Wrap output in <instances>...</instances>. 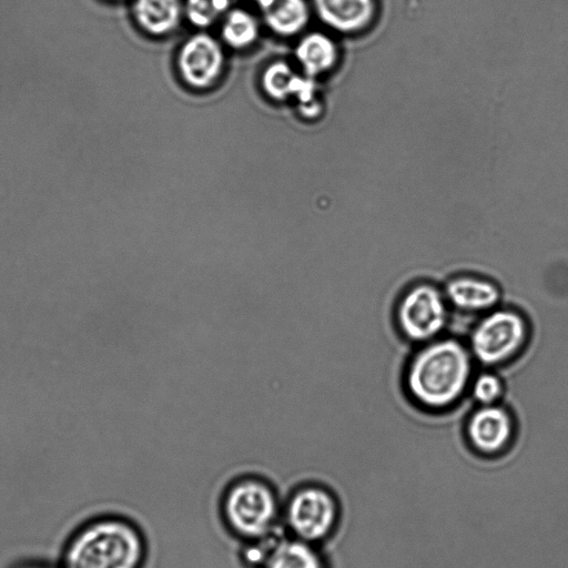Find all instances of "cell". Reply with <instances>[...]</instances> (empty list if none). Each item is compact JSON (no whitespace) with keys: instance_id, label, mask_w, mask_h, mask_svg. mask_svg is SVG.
Listing matches in <instances>:
<instances>
[{"instance_id":"4fadbf2b","label":"cell","mask_w":568,"mask_h":568,"mask_svg":"<svg viewBox=\"0 0 568 568\" xmlns=\"http://www.w3.org/2000/svg\"><path fill=\"white\" fill-rule=\"evenodd\" d=\"M131 12L136 27L152 39L174 34L184 21L183 0H132Z\"/></svg>"},{"instance_id":"e0dca14e","label":"cell","mask_w":568,"mask_h":568,"mask_svg":"<svg viewBox=\"0 0 568 568\" xmlns=\"http://www.w3.org/2000/svg\"><path fill=\"white\" fill-rule=\"evenodd\" d=\"M184 20L195 30L209 31L233 7L232 0H183Z\"/></svg>"},{"instance_id":"5bb4252c","label":"cell","mask_w":568,"mask_h":568,"mask_svg":"<svg viewBox=\"0 0 568 568\" xmlns=\"http://www.w3.org/2000/svg\"><path fill=\"white\" fill-rule=\"evenodd\" d=\"M444 294L449 305L465 312H489L500 300V291L494 282L468 275L448 281Z\"/></svg>"},{"instance_id":"277c9868","label":"cell","mask_w":568,"mask_h":568,"mask_svg":"<svg viewBox=\"0 0 568 568\" xmlns=\"http://www.w3.org/2000/svg\"><path fill=\"white\" fill-rule=\"evenodd\" d=\"M339 516L336 496L320 484L297 487L282 508V517L291 536L313 545L332 536Z\"/></svg>"},{"instance_id":"8fae6325","label":"cell","mask_w":568,"mask_h":568,"mask_svg":"<svg viewBox=\"0 0 568 568\" xmlns=\"http://www.w3.org/2000/svg\"><path fill=\"white\" fill-rule=\"evenodd\" d=\"M336 36L327 30H306L296 38L294 64L307 78L318 81L336 70L341 62Z\"/></svg>"},{"instance_id":"5b68a950","label":"cell","mask_w":568,"mask_h":568,"mask_svg":"<svg viewBox=\"0 0 568 568\" xmlns=\"http://www.w3.org/2000/svg\"><path fill=\"white\" fill-rule=\"evenodd\" d=\"M529 326L523 314L511 308H493L474 326L469 351L486 366H497L515 357L526 345Z\"/></svg>"},{"instance_id":"ba28073f","label":"cell","mask_w":568,"mask_h":568,"mask_svg":"<svg viewBox=\"0 0 568 568\" xmlns=\"http://www.w3.org/2000/svg\"><path fill=\"white\" fill-rule=\"evenodd\" d=\"M465 434L470 447L483 456H498L514 439L515 423L510 413L498 404L480 405L469 416Z\"/></svg>"},{"instance_id":"7a4b0ae2","label":"cell","mask_w":568,"mask_h":568,"mask_svg":"<svg viewBox=\"0 0 568 568\" xmlns=\"http://www.w3.org/2000/svg\"><path fill=\"white\" fill-rule=\"evenodd\" d=\"M146 544L131 521L104 517L79 530L68 544L62 568H142Z\"/></svg>"},{"instance_id":"ac0fdd59","label":"cell","mask_w":568,"mask_h":568,"mask_svg":"<svg viewBox=\"0 0 568 568\" xmlns=\"http://www.w3.org/2000/svg\"><path fill=\"white\" fill-rule=\"evenodd\" d=\"M504 392V385L499 376L490 372L477 375L471 384L474 398L480 405L497 404Z\"/></svg>"},{"instance_id":"7c38bea8","label":"cell","mask_w":568,"mask_h":568,"mask_svg":"<svg viewBox=\"0 0 568 568\" xmlns=\"http://www.w3.org/2000/svg\"><path fill=\"white\" fill-rule=\"evenodd\" d=\"M263 26L282 39H294L306 31L313 12L308 0H251Z\"/></svg>"},{"instance_id":"30bf717a","label":"cell","mask_w":568,"mask_h":568,"mask_svg":"<svg viewBox=\"0 0 568 568\" xmlns=\"http://www.w3.org/2000/svg\"><path fill=\"white\" fill-rule=\"evenodd\" d=\"M313 16L335 36L358 37L368 32L378 16L377 0H310Z\"/></svg>"},{"instance_id":"d6986e66","label":"cell","mask_w":568,"mask_h":568,"mask_svg":"<svg viewBox=\"0 0 568 568\" xmlns=\"http://www.w3.org/2000/svg\"><path fill=\"white\" fill-rule=\"evenodd\" d=\"M28 568H47V567H28Z\"/></svg>"},{"instance_id":"3957f363","label":"cell","mask_w":568,"mask_h":568,"mask_svg":"<svg viewBox=\"0 0 568 568\" xmlns=\"http://www.w3.org/2000/svg\"><path fill=\"white\" fill-rule=\"evenodd\" d=\"M221 506L225 525L247 542L271 537L282 516L273 486L254 476L234 480L226 488Z\"/></svg>"},{"instance_id":"9c48e42d","label":"cell","mask_w":568,"mask_h":568,"mask_svg":"<svg viewBox=\"0 0 568 568\" xmlns=\"http://www.w3.org/2000/svg\"><path fill=\"white\" fill-rule=\"evenodd\" d=\"M316 83L283 59L270 61L258 75L260 90L267 100L277 104L292 102L296 109L321 98Z\"/></svg>"},{"instance_id":"9a60e30c","label":"cell","mask_w":568,"mask_h":568,"mask_svg":"<svg viewBox=\"0 0 568 568\" xmlns=\"http://www.w3.org/2000/svg\"><path fill=\"white\" fill-rule=\"evenodd\" d=\"M262 20L245 8L232 7L219 23V38L227 50L248 51L260 41Z\"/></svg>"},{"instance_id":"6da1fadb","label":"cell","mask_w":568,"mask_h":568,"mask_svg":"<svg viewBox=\"0 0 568 568\" xmlns=\"http://www.w3.org/2000/svg\"><path fill=\"white\" fill-rule=\"evenodd\" d=\"M473 358L469 348L454 338L425 343L406 371L405 383L412 399L433 410L455 405L470 383Z\"/></svg>"},{"instance_id":"2e32d148","label":"cell","mask_w":568,"mask_h":568,"mask_svg":"<svg viewBox=\"0 0 568 568\" xmlns=\"http://www.w3.org/2000/svg\"><path fill=\"white\" fill-rule=\"evenodd\" d=\"M261 568H328L317 545L294 537L274 540Z\"/></svg>"},{"instance_id":"52a82bcc","label":"cell","mask_w":568,"mask_h":568,"mask_svg":"<svg viewBox=\"0 0 568 568\" xmlns=\"http://www.w3.org/2000/svg\"><path fill=\"white\" fill-rule=\"evenodd\" d=\"M448 302L440 290L428 283L408 288L396 308L402 334L416 343H428L444 331L448 320Z\"/></svg>"},{"instance_id":"ffe728a7","label":"cell","mask_w":568,"mask_h":568,"mask_svg":"<svg viewBox=\"0 0 568 568\" xmlns=\"http://www.w3.org/2000/svg\"><path fill=\"white\" fill-rule=\"evenodd\" d=\"M114 1H121V0H114Z\"/></svg>"},{"instance_id":"8992f818","label":"cell","mask_w":568,"mask_h":568,"mask_svg":"<svg viewBox=\"0 0 568 568\" xmlns=\"http://www.w3.org/2000/svg\"><path fill=\"white\" fill-rule=\"evenodd\" d=\"M227 49L210 31L195 30L175 51L174 69L180 82L193 92L213 90L227 68Z\"/></svg>"}]
</instances>
